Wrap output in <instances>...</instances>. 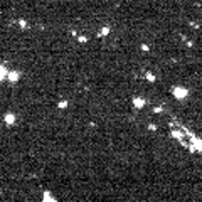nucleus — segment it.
<instances>
[{
	"instance_id": "0eeeda50",
	"label": "nucleus",
	"mask_w": 202,
	"mask_h": 202,
	"mask_svg": "<svg viewBox=\"0 0 202 202\" xmlns=\"http://www.w3.org/2000/svg\"><path fill=\"white\" fill-rule=\"evenodd\" d=\"M42 200H44V202H56V200H57V197H54L49 190H46V192L42 194Z\"/></svg>"
},
{
	"instance_id": "39448f33",
	"label": "nucleus",
	"mask_w": 202,
	"mask_h": 202,
	"mask_svg": "<svg viewBox=\"0 0 202 202\" xmlns=\"http://www.w3.org/2000/svg\"><path fill=\"white\" fill-rule=\"evenodd\" d=\"M170 137H172V138H175V140H179V142H180V140H184V138H185V131L174 128V130L170 131Z\"/></svg>"
},
{
	"instance_id": "f257e3e1",
	"label": "nucleus",
	"mask_w": 202,
	"mask_h": 202,
	"mask_svg": "<svg viewBox=\"0 0 202 202\" xmlns=\"http://www.w3.org/2000/svg\"><path fill=\"white\" fill-rule=\"evenodd\" d=\"M172 96H174L177 101H184L185 98L189 96V89L184 88V86H174V88H172Z\"/></svg>"
},
{
	"instance_id": "7ed1b4c3",
	"label": "nucleus",
	"mask_w": 202,
	"mask_h": 202,
	"mask_svg": "<svg viewBox=\"0 0 202 202\" xmlns=\"http://www.w3.org/2000/svg\"><path fill=\"white\" fill-rule=\"evenodd\" d=\"M3 121H5L7 126H14L15 123H17V115L12 113V111H9V113L3 115Z\"/></svg>"
},
{
	"instance_id": "f3484780",
	"label": "nucleus",
	"mask_w": 202,
	"mask_h": 202,
	"mask_svg": "<svg viewBox=\"0 0 202 202\" xmlns=\"http://www.w3.org/2000/svg\"><path fill=\"white\" fill-rule=\"evenodd\" d=\"M69 34H71L73 37H76V35H78V32H76V31H74V29H73V31H71V32H69Z\"/></svg>"
},
{
	"instance_id": "9b49d317",
	"label": "nucleus",
	"mask_w": 202,
	"mask_h": 202,
	"mask_svg": "<svg viewBox=\"0 0 202 202\" xmlns=\"http://www.w3.org/2000/svg\"><path fill=\"white\" fill-rule=\"evenodd\" d=\"M68 106H69V101L68 100H63V101L57 103V108H59V110H66Z\"/></svg>"
},
{
	"instance_id": "2eb2a0df",
	"label": "nucleus",
	"mask_w": 202,
	"mask_h": 202,
	"mask_svg": "<svg viewBox=\"0 0 202 202\" xmlns=\"http://www.w3.org/2000/svg\"><path fill=\"white\" fill-rule=\"evenodd\" d=\"M140 47H142V51H143V52H150V46H148V44H142Z\"/></svg>"
},
{
	"instance_id": "1a4fd4ad",
	"label": "nucleus",
	"mask_w": 202,
	"mask_h": 202,
	"mask_svg": "<svg viewBox=\"0 0 202 202\" xmlns=\"http://www.w3.org/2000/svg\"><path fill=\"white\" fill-rule=\"evenodd\" d=\"M145 79L148 81V83H155V81H157V76H155L152 71H147V73H145Z\"/></svg>"
},
{
	"instance_id": "20e7f679",
	"label": "nucleus",
	"mask_w": 202,
	"mask_h": 202,
	"mask_svg": "<svg viewBox=\"0 0 202 202\" xmlns=\"http://www.w3.org/2000/svg\"><path fill=\"white\" fill-rule=\"evenodd\" d=\"M131 105H133L137 110H143V108H145V105H147V100H145V98H142V96H133V98H131Z\"/></svg>"
},
{
	"instance_id": "f8f14e48",
	"label": "nucleus",
	"mask_w": 202,
	"mask_h": 202,
	"mask_svg": "<svg viewBox=\"0 0 202 202\" xmlns=\"http://www.w3.org/2000/svg\"><path fill=\"white\" fill-rule=\"evenodd\" d=\"M17 24H19V27H20V29H27V27H29V24H27V20H26V19H19V20H17Z\"/></svg>"
},
{
	"instance_id": "9d476101",
	"label": "nucleus",
	"mask_w": 202,
	"mask_h": 202,
	"mask_svg": "<svg viewBox=\"0 0 202 202\" xmlns=\"http://www.w3.org/2000/svg\"><path fill=\"white\" fill-rule=\"evenodd\" d=\"M74 39H78V42H79V44H88V35H79V34H78Z\"/></svg>"
},
{
	"instance_id": "dca6fc26",
	"label": "nucleus",
	"mask_w": 202,
	"mask_h": 202,
	"mask_svg": "<svg viewBox=\"0 0 202 202\" xmlns=\"http://www.w3.org/2000/svg\"><path fill=\"white\" fill-rule=\"evenodd\" d=\"M189 26L194 27V29H199V24H195V22H189Z\"/></svg>"
},
{
	"instance_id": "423d86ee",
	"label": "nucleus",
	"mask_w": 202,
	"mask_h": 202,
	"mask_svg": "<svg viewBox=\"0 0 202 202\" xmlns=\"http://www.w3.org/2000/svg\"><path fill=\"white\" fill-rule=\"evenodd\" d=\"M111 34V27L110 26H103L100 31H98V37H108Z\"/></svg>"
},
{
	"instance_id": "ddd939ff",
	"label": "nucleus",
	"mask_w": 202,
	"mask_h": 202,
	"mask_svg": "<svg viewBox=\"0 0 202 202\" xmlns=\"http://www.w3.org/2000/svg\"><path fill=\"white\" fill-rule=\"evenodd\" d=\"M147 128L150 130V131H157V128H158V126H157L155 123H148V126H147Z\"/></svg>"
},
{
	"instance_id": "4468645a",
	"label": "nucleus",
	"mask_w": 202,
	"mask_h": 202,
	"mask_svg": "<svg viewBox=\"0 0 202 202\" xmlns=\"http://www.w3.org/2000/svg\"><path fill=\"white\" fill-rule=\"evenodd\" d=\"M162 111H163V106H155V108H153V113H155V115L162 113Z\"/></svg>"
},
{
	"instance_id": "a211bd4d",
	"label": "nucleus",
	"mask_w": 202,
	"mask_h": 202,
	"mask_svg": "<svg viewBox=\"0 0 202 202\" xmlns=\"http://www.w3.org/2000/svg\"><path fill=\"white\" fill-rule=\"evenodd\" d=\"M187 47H194V42H192V40H187Z\"/></svg>"
},
{
	"instance_id": "6e6552de",
	"label": "nucleus",
	"mask_w": 202,
	"mask_h": 202,
	"mask_svg": "<svg viewBox=\"0 0 202 202\" xmlns=\"http://www.w3.org/2000/svg\"><path fill=\"white\" fill-rule=\"evenodd\" d=\"M7 71H9V69H7V66H5V64H0V84H2L3 81H5V78H7Z\"/></svg>"
},
{
	"instance_id": "f03ea898",
	"label": "nucleus",
	"mask_w": 202,
	"mask_h": 202,
	"mask_svg": "<svg viewBox=\"0 0 202 202\" xmlns=\"http://www.w3.org/2000/svg\"><path fill=\"white\" fill-rule=\"evenodd\" d=\"M20 76H22V74H20V71L9 69V71H7V78H5V79L9 81L10 84H15V83H19V81H20Z\"/></svg>"
}]
</instances>
